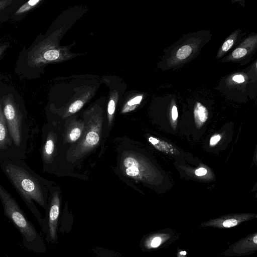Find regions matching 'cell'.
Listing matches in <instances>:
<instances>
[{
    "label": "cell",
    "instance_id": "18",
    "mask_svg": "<svg viewBox=\"0 0 257 257\" xmlns=\"http://www.w3.org/2000/svg\"><path fill=\"white\" fill-rule=\"evenodd\" d=\"M83 104L84 102L81 100H77L73 102L68 107L67 115L76 113L82 108Z\"/></svg>",
    "mask_w": 257,
    "mask_h": 257
},
{
    "label": "cell",
    "instance_id": "20",
    "mask_svg": "<svg viewBox=\"0 0 257 257\" xmlns=\"http://www.w3.org/2000/svg\"><path fill=\"white\" fill-rule=\"evenodd\" d=\"M234 43L233 40L231 39H229L227 40L223 44L222 46V50L224 52H226L229 50L231 47L232 46Z\"/></svg>",
    "mask_w": 257,
    "mask_h": 257
},
{
    "label": "cell",
    "instance_id": "8",
    "mask_svg": "<svg viewBox=\"0 0 257 257\" xmlns=\"http://www.w3.org/2000/svg\"><path fill=\"white\" fill-rule=\"evenodd\" d=\"M253 213L232 214L219 216L202 222L201 227H211L217 228H229L238 226L242 222L256 218Z\"/></svg>",
    "mask_w": 257,
    "mask_h": 257
},
{
    "label": "cell",
    "instance_id": "25",
    "mask_svg": "<svg viewBox=\"0 0 257 257\" xmlns=\"http://www.w3.org/2000/svg\"><path fill=\"white\" fill-rule=\"evenodd\" d=\"M172 117L173 120H176L178 117V111L177 107L174 105L172 109Z\"/></svg>",
    "mask_w": 257,
    "mask_h": 257
},
{
    "label": "cell",
    "instance_id": "24",
    "mask_svg": "<svg viewBox=\"0 0 257 257\" xmlns=\"http://www.w3.org/2000/svg\"><path fill=\"white\" fill-rule=\"evenodd\" d=\"M232 79L235 82L237 83H242L244 81V78L243 76L241 75H236L233 77Z\"/></svg>",
    "mask_w": 257,
    "mask_h": 257
},
{
    "label": "cell",
    "instance_id": "28",
    "mask_svg": "<svg viewBox=\"0 0 257 257\" xmlns=\"http://www.w3.org/2000/svg\"><path fill=\"white\" fill-rule=\"evenodd\" d=\"M0 225H1V224H0Z\"/></svg>",
    "mask_w": 257,
    "mask_h": 257
},
{
    "label": "cell",
    "instance_id": "5",
    "mask_svg": "<svg viewBox=\"0 0 257 257\" xmlns=\"http://www.w3.org/2000/svg\"><path fill=\"white\" fill-rule=\"evenodd\" d=\"M180 233L167 228L152 232L144 236L141 247L144 251H152L165 248L177 241Z\"/></svg>",
    "mask_w": 257,
    "mask_h": 257
},
{
    "label": "cell",
    "instance_id": "9",
    "mask_svg": "<svg viewBox=\"0 0 257 257\" xmlns=\"http://www.w3.org/2000/svg\"><path fill=\"white\" fill-rule=\"evenodd\" d=\"M43 134L44 137L41 147V157L44 168L46 170L53 163L56 155L57 137L56 133L51 130Z\"/></svg>",
    "mask_w": 257,
    "mask_h": 257
},
{
    "label": "cell",
    "instance_id": "15",
    "mask_svg": "<svg viewBox=\"0 0 257 257\" xmlns=\"http://www.w3.org/2000/svg\"><path fill=\"white\" fill-rule=\"evenodd\" d=\"M142 98L143 96L140 95L130 99L124 106L122 110V112L126 113L135 109L136 106L141 101Z\"/></svg>",
    "mask_w": 257,
    "mask_h": 257
},
{
    "label": "cell",
    "instance_id": "13",
    "mask_svg": "<svg viewBox=\"0 0 257 257\" xmlns=\"http://www.w3.org/2000/svg\"><path fill=\"white\" fill-rule=\"evenodd\" d=\"M149 141L158 150L168 154H173L176 152L175 148L170 144L159 140L153 137L148 138Z\"/></svg>",
    "mask_w": 257,
    "mask_h": 257
},
{
    "label": "cell",
    "instance_id": "14",
    "mask_svg": "<svg viewBox=\"0 0 257 257\" xmlns=\"http://www.w3.org/2000/svg\"><path fill=\"white\" fill-rule=\"evenodd\" d=\"M41 0H30L21 6L16 12V15L24 14L36 7L40 2Z\"/></svg>",
    "mask_w": 257,
    "mask_h": 257
},
{
    "label": "cell",
    "instance_id": "12",
    "mask_svg": "<svg viewBox=\"0 0 257 257\" xmlns=\"http://www.w3.org/2000/svg\"><path fill=\"white\" fill-rule=\"evenodd\" d=\"M194 115L196 123L201 125L207 120L208 112L204 105L201 103L197 102L194 107Z\"/></svg>",
    "mask_w": 257,
    "mask_h": 257
},
{
    "label": "cell",
    "instance_id": "19",
    "mask_svg": "<svg viewBox=\"0 0 257 257\" xmlns=\"http://www.w3.org/2000/svg\"><path fill=\"white\" fill-rule=\"evenodd\" d=\"M247 54L246 49L242 48H238L235 49L232 53V56L235 59H239L243 57Z\"/></svg>",
    "mask_w": 257,
    "mask_h": 257
},
{
    "label": "cell",
    "instance_id": "22",
    "mask_svg": "<svg viewBox=\"0 0 257 257\" xmlns=\"http://www.w3.org/2000/svg\"><path fill=\"white\" fill-rule=\"evenodd\" d=\"M12 3V0H0V11L5 9Z\"/></svg>",
    "mask_w": 257,
    "mask_h": 257
},
{
    "label": "cell",
    "instance_id": "21",
    "mask_svg": "<svg viewBox=\"0 0 257 257\" xmlns=\"http://www.w3.org/2000/svg\"><path fill=\"white\" fill-rule=\"evenodd\" d=\"M221 139V136L219 135H215L213 136L210 140V145L211 146L215 145Z\"/></svg>",
    "mask_w": 257,
    "mask_h": 257
},
{
    "label": "cell",
    "instance_id": "11",
    "mask_svg": "<svg viewBox=\"0 0 257 257\" xmlns=\"http://www.w3.org/2000/svg\"><path fill=\"white\" fill-rule=\"evenodd\" d=\"M84 127V121L72 120L66 127L64 139L67 143H73L79 139Z\"/></svg>",
    "mask_w": 257,
    "mask_h": 257
},
{
    "label": "cell",
    "instance_id": "3",
    "mask_svg": "<svg viewBox=\"0 0 257 257\" xmlns=\"http://www.w3.org/2000/svg\"><path fill=\"white\" fill-rule=\"evenodd\" d=\"M1 105L12 142L13 159L25 160L29 135L26 115L10 94L4 97Z\"/></svg>",
    "mask_w": 257,
    "mask_h": 257
},
{
    "label": "cell",
    "instance_id": "1",
    "mask_svg": "<svg viewBox=\"0 0 257 257\" xmlns=\"http://www.w3.org/2000/svg\"><path fill=\"white\" fill-rule=\"evenodd\" d=\"M0 168L42 229L44 219L35 203L46 210L48 195L45 180L32 170L23 160L2 158Z\"/></svg>",
    "mask_w": 257,
    "mask_h": 257
},
{
    "label": "cell",
    "instance_id": "10",
    "mask_svg": "<svg viewBox=\"0 0 257 257\" xmlns=\"http://www.w3.org/2000/svg\"><path fill=\"white\" fill-rule=\"evenodd\" d=\"M13 159L12 144L8 126L2 110L0 99V159Z\"/></svg>",
    "mask_w": 257,
    "mask_h": 257
},
{
    "label": "cell",
    "instance_id": "4",
    "mask_svg": "<svg viewBox=\"0 0 257 257\" xmlns=\"http://www.w3.org/2000/svg\"><path fill=\"white\" fill-rule=\"evenodd\" d=\"M102 118L98 114L85 119L84 127L77 144L68 154V158L75 161L80 159L98 146L102 126Z\"/></svg>",
    "mask_w": 257,
    "mask_h": 257
},
{
    "label": "cell",
    "instance_id": "27",
    "mask_svg": "<svg viewBox=\"0 0 257 257\" xmlns=\"http://www.w3.org/2000/svg\"><path fill=\"white\" fill-rule=\"evenodd\" d=\"M8 45H3L0 46V57L8 48Z\"/></svg>",
    "mask_w": 257,
    "mask_h": 257
},
{
    "label": "cell",
    "instance_id": "6",
    "mask_svg": "<svg viewBox=\"0 0 257 257\" xmlns=\"http://www.w3.org/2000/svg\"><path fill=\"white\" fill-rule=\"evenodd\" d=\"M60 200L58 191H54L51 195L50 203L46 209V218L44 220L42 231L46 233V239L51 243L57 239V230L60 213Z\"/></svg>",
    "mask_w": 257,
    "mask_h": 257
},
{
    "label": "cell",
    "instance_id": "7",
    "mask_svg": "<svg viewBox=\"0 0 257 257\" xmlns=\"http://www.w3.org/2000/svg\"><path fill=\"white\" fill-rule=\"evenodd\" d=\"M257 250V232L251 233L230 245L222 255L242 256L250 255Z\"/></svg>",
    "mask_w": 257,
    "mask_h": 257
},
{
    "label": "cell",
    "instance_id": "17",
    "mask_svg": "<svg viewBox=\"0 0 257 257\" xmlns=\"http://www.w3.org/2000/svg\"><path fill=\"white\" fill-rule=\"evenodd\" d=\"M116 101L114 99H111L108 104L107 113L108 125L110 126L112 122L113 114L115 111Z\"/></svg>",
    "mask_w": 257,
    "mask_h": 257
},
{
    "label": "cell",
    "instance_id": "26",
    "mask_svg": "<svg viewBox=\"0 0 257 257\" xmlns=\"http://www.w3.org/2000/svg\"><path fill=\"white\" fill-rule=\"evenodd\" d=\"M187 252L185 250L178 249L176 253L177 257H186Z\"/></svg>",
    "mask_w": 257,
    "mask_h": 257
},
{
    "label": "cell",
    "instance_id": "16",
    "mask_svg": "<svg viewBox=\"0 0 257 257\" xmlns=\"http://www.w3.org/2000/svg\"><path fill=\"white\" fill-rule=\"evenodd\" d=\"M192 52V48L189 45L182 46L177 52V58L180 60H183L188 57Z\"/></svg>",
    "mask_w": 257,
    "mask_h": 257
},
{
    "label": "cell",
    "instance_id": "2",
    "mask_svg": "<svg viewBox=\"0 0 257 257\" xmlns=\"http://www.w3.org/2000/svg\"><path fill=\"white\" fill-rule=\"evenodd\" d=\"M0 200L4 214L22 235L24 247L35 253L45 252L46 248L42 237L15 198L1 184Z\"/></svg>",
    "mask_w": 257,
    "mask_h": 257
},
{
    "label": "cell",
    "instance_id": "23",
    "mask_svg": "<svg viewBox=\"0 0 257 257\" xmlns=\"http://www.w3.org/2000/svg\"><path fill=\"white\" fill-rule=\"evenodd\" d=\"M195 175L197 176H202L207 173V170L204 168H200L195 172Z\"/></svg>",
    "mask_w": 257,
    "mask_h": 257
}]
</instances>
